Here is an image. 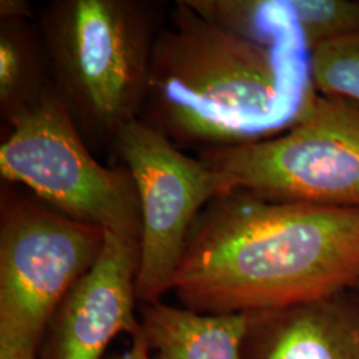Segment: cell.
I'll return each mask as SVG.
<instances>
[{
    "instance_id": "7",
    "label": "cell",
    "mask_w": 359,
    "mask_h": 359,
    "mask_svg": "<svg viewBox=\"0 0 359 359\" xmlns=\"http://www.w3.org/2000/svg\"><path fill=\"white\" fill-rule=\"evenodd\" d=\"M114 152L135 181L142 216L136 294L142 304L172 290L193 224L221 194L215 170L142 120L123 129Z\"/></svg>"
},
{
    "instance_id": "13",
    "label": "cell",
    "mask_w": 359,
    "mask_h": 359,
    "mask_svg": "<svg viewBox=\"0 0 359 359\" xmlns=\"http://www.w3.org/2000/svg\"><path fill=\"white\" fill-rule=\"evenodd\" d=\"M309 50L359 32V1L289 0Z\"/></svg>"
},
{
    "instance_id": "4",
    "label": "cell",
    "mask_w": 359,
    "mask_h": 359,
    "mask_svg": "<svg viewBox=\"0 0 359 359\" xmlns=\"http://www.w3.org/2000/svg\"><path fill=\"white\" fill-rule=\"evenodd\" d=\"M222 193L292 204L359 208V108L317 93L289 129L268 140L201 151Z\"/></svg>"
},
{
    "instance_id": "10",
    "label": "cell",
    "mask_w": 359,
    "mask_h": 359,
    "mask_svg": "<svg viewBox=\"0 0 359 359\" xmlns=\"http://www.w3.org/2000/svg\"><path fill=\"white\" fill-rule=\"evenodd\" d=\"M144 305L142 332L157 359H244L253 314H206L161 301Z\"/></svg>"
},
{
    "instance_id": "15",
    "label": "cell",
    "mask_w": 359,
    "mask_h": 359,
    "mask_svg": "<svg viewBox=\"0 0 359 359\" xmlns=\"http://www.w3.org/2000/svg\"><path fill=\"white\" fill-rule=\"evenodd\" d=\"M38 16V8H34L27 0H1L0 19H34Z\"/></svg>"
},
{
    "instance_id": "2",
    "label": "cell",
    "mask_w": 359,
    "mask_h": 359,
    "mask_svg": "<svg viewBox=\"0 0 359 359\" xmlns=\"http://www.w3.org/2000/svg\"><path fill=\"white\" fill-rule=\"evenodd\" d=\"M359 285V208L233 191L193 224L172 290L197 313H266Z\"/></svg>"
},
{
    "instance_id": "5",
    "label": "cell",
    "mask_w": 359,
    "mask_h": 359,
    "mask_svg": "<svg viewBox=\"0 0 359 359\" xmlns=\"http://www.w3.org/2000/svg\"><path fill=\"white\" fill-rule=\"evenodd\" d=\"M0 177L67 217L140 243V204L128 169L96 158L55 86L6 130Z\"/></svg>"
},
{
    "instance_id": "3",
    "label": "cell",
    "mask_w": 359,
    "mask_h": 359,
    "mask_svg": "<svg viewBox=\"0 0 359 359\" xmlns=\"http://www.w3.org/2000/svg\"><path fill=\"white\" fill-rule=\"evenodd\" d=\"M169 7L158 0H51L38 7L55 90L92 152L114 148L118 133L140 118Z\"/></svg>"
},
{
    "instance_id": "6",
    "label": "cell",
    "mask_w": 359,
    "mask_h": 359,
    "mask_svg": "<svg viewBox=\"0 0 359 359\" xmlns=\"http://www.w3.org/2000/svg\"><path fill=\"white\" fill-rule=\"evenodd\" d=\"M104 241L103 229L1 182L0 334L39 347L59 305L92 268Z\"/></svg>"
},
{
    "instance_id": "17",
    "label": "cell",
    "mask_w": 359,
    "mask_h": 359,
    "mask_svg": "<svg viewBox=\"0 0 359 359\" xmlns=\"http://www.w3.org/2000/svg\"><path fill=\"white\" fill-rule=\"evenodd\" d=\"M355 290H357V292H358V293H359V285H358V286H357V289H355Z\"/></svg>"
},
{
    "instance_id": "9",
    "label": "cell",
    "mask_w": 359,
    "mask_h": 359,
    "mask_svg": "<svg viewBox=\"0 0 359 359\" xmlns=\"http://www.w3.org/2000/svg\"><path fill=\"white\" fill-rule=\"evenodd\" d=\"M255 359H359V293L253 314Z\"/></svg>"
},
{
    "instance_id": "14",
    "label": "cell",
    "mask_w": 359,
    "mask_h": 359,
    "mask_svg": "<svg viewBox=\"0 0 359 359\" xmlns=\"http://www.w3.org/2000/svg\"><path fill=\"white\" fill-rule=\"evenodd\" d=\"M0 359H38V347L0 334Z\"/></svg>"
},
{
    "instance_id": "1",
    "label": "cell",
    "mask_w": 359,
    "mask_h": 359,
    "mask_svg": "<svg viewBox=\"0 0 359 359\" xmlns=\"http://www.w3.org/2000/svg\"><path fill=\"white\" fill-rule=\"evenodd\" d=\"M316 96L289 0H177L154 41L140 120L198 154L278 136Z\"/></svg>"
},
{
    "instance_id": "11",
    "label": "cell",
    "mask_w": 359,
    "mask_h": 359,
    "mask_svg": "<svg viewBox=\"0 0 359 359\" xmlns=\"http://www.w3.org/2000/svg\"><path fill=\"white\" fill-rule=\"evenodd\" d=\"M53 87L50 55L34 19H0V117L6 130Z\"/></svg>"
},
{
    "instance_id": "8",
    "label": "cell",
    "mask_w": 359,
    "mask_h": 359,
    "mask_svg": "<svg viewBox=\"0 0 359 359\" xmlns=\"http://www.w3.org/2000/svg\"><path fill=\"white\" fill-rule=\"evenodd\" d=\"M139 261L140 243L105 231L97 259L52 317L43 359H102L116 335L142 330L135 316Z\"/></svg>"
},
{
    "instance_id": "16",
    "label": "cell",
    "mask_w": 359,
    "mask_h": 359,
    "mask_svg": "<svg viewBox=\"0 0 359 359\" xmlns=\"http://www.w3.org/2000/svg\"><path fill=\"white\" fill-rule=\"evenodd\" d=\"M130 338H132V345L128 351H126L120 355H116L112 359H151V355H149L151 348L147 342L142 327L139 333L135 334Z\"/></svg>"
},
{
    "instance_id": "12",
    "label": "cell",
    "mask_w": 359,
    "mask_h": 359,
    "mask_svg": "<svg viewBox=\"0 0 359 359\" xmlns=\"http://www.w3.org/2000/svg\"><path fill=\"white\" fill-rule=\"evenodd\" d=\"M310 71L317 93L359 108V32L314 47Z\"/></svg>"
}]
</instances>
